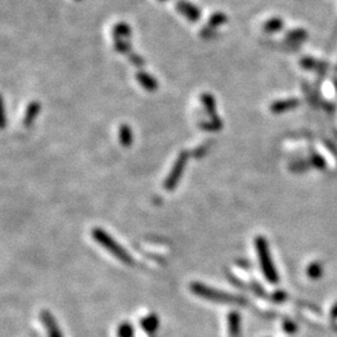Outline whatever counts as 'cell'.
Listing matches in <instances>:
<instances>
[{
  "instance_id": "obj_1",
  "label": "cell",
  "mask_w": 337,
  "mask_h": 337,
  "mask_svg": "<svg viewBox=\"0 0 337 337\" xmlns=\"http://www.w3.org/2000/svg\"><path fill=\"white\" fill-rule=\"evenodd\" d=\"M190 291L198 297L205 298V300L209 301H215V302L235 303V305L239 306H245L248 303V301L243 296L231 295V294L225 293V291L206 286L205 284H201V282H191L190 284Z\"/></svg>"
},
{
  "instance_id": "obj_2",
  "label": "cell",
  "mask_w": 337,
  "mask_h": 337,
  "mask_svg": "<svg viewBox=\"0 0 337 337\" xmlns=\"http://www.w3.org/2000/svg\"><path fill=\"white\" fill-rule=\"evenodd\" d=\"M91 236L101 248L105 249L108 253H110L119 261H122V262L126 263V265L134 263V258L131 257V255L105 230L100 229V227H95L91 231Z\"/></svg>"
},
{
  "instance_id": "obj_3",
  "label": "cell",
  "mask_w": 337,
  "mask_h": 337,
  "mask_svg": "<svg viewBox=\"0 0 337 337\" xmlns=\"http://www.w3.org/2000/svg\"><path fill=\"white\" fill-rule=\"evenodd\" d=\"M255 248L256 253H257L258 262H260V267L263 272V276L271 284H277L279 282V274L274 265L271 255H270L269 250V243L263 236H257L255 239Z\"/></svg>"
},
{
  "instance_id": "obj_4",
  "label": "cell",
  "mask_w": 337,
  "mask_h": 337,
  "mask_svg": "<svg viewBox=\"0 0 337 337\" xmlns=\"http://www.w3.org/2000/svg\"><path fill=\"white\" fill-rule=\"evenodd\" d=\"M187 159H189V154L186 151H181L177 156V159L175 160L174 165H172L171 170L168 172V177L164 181V187L168 191H172L175 187L177 186L179 181L181 180L182 174H184L185 168H186Z\"/></svg>"
},
{
  "instance_id": "obj_5",
  "label": "cell",
  "mask_w": 337,
  "mask_h": 337,
  "mask_svg": "<svg viewBox=\"0 0 337 337\" xmlns=\"http://www.w3.org/2000/svg\"><path fill=\"white\" fill-rule=\"evenodd\" d=\"M40 321L46 330L47 337H64L60 329H59L58 322H56L55 317L51 315V312H49L47 310H42L40 312Z\"/></svg>"
},
{
  "instance_id": "obj_6",
  "label": "cell",
  "mask_w": 337,
  "mask_h": 337,
  "mask_svg": "<svg viewBox=\"0 0 337 337\" xmlns=\"http://www.w3.org/2000/svg\"><path fill=\"white\" fill-rule=\"evenodd\" d=\"M176 9L181 15H184L187 20L192 21V23L198 21L201 16L200 9L196 5H194V4L186 1V0H180V1H177Z\"/></svg>"
},
{
  "instance_id": "obj_7",
  "label": "cell",
  "mask_w": 337,
  "mask_h": 337,
  "mask_svg": "<svg viewBox=\"0 0 337 337\" xmlns=\"http://www.w3.org/2000/svg\"><path fill=\"white\" fill-rule=\"evenodd\" d=\"M300 105V101L296 98H289V99H282V100H277L275 103H272L270 105V111L272 114H282L286 113V111H290L296 109Z\"/></svg>"
},
{
  "instance_id": "obj_8",
  "label": "cell",
  "mask_w": 337,
  "mask_h": 337,
  "mask_svg": "<svg viewBox=\"0 0 337 337\" xmlns=\"http://www.w3.org/2000/svg\"><path fill=\"white\" fill-rule=\"evenodd\" d=\"M40 110H42V105H40L39 101H32V103L28 105L25 114H24L23 118V124L25 127H30L37 120L38 115H39Z\"/></svg>"
},
{
  "instance_id": "obj_9",
  "label": "cell",
  "mask_w": 337,
  "mask_h": 337,
  "mask_svg": "<svg viewBox=\"0 0 337 337\" xmlns=\"http://www.w3.org/2000/svg\"><path fill=\"white\" fill-rule=\"evenodd\" d=\"M200 100L203 103L204 108H205L206 113L210 116V120H220L219 115H217V109H216V100L213 98V95L209 94V92H204L201 94Z\"/></svg>"
},
{
  "instance_id": "obj_10",
  "label": "cell",
  "mask_w": 337,
  "mask_h": 337,
  "mask_svg": "<svg viewBox=\"0 0 337 337\" xmlns=\"http://www.w3.org/2000/svg\"><path fill=\"white\" fill-rule=\"evenodd\" d=\"M136 80L146 91H156L159 87V83L153 75H150L146 71H137Z\"/></svg>"
},
{
  "instance_id": "obj_11",
  "label": "cell",
  "mask_w": 337,
  "mask_h": 337,
  "mask_svg": "<svg viewBox=\"0 0 337 337\" xmlns=\"http://www.w3.org/2000/svg\"><path fill=\"white\" fill-rule=\"evenodd\" d=\"M227 329L230 337H240L241 332V317L237 311H231L227 316Z\"/></svg>"
},
{
  "instance_id": "obj_12",
  "label": "cell",
  "mask_w": 337,
  "mask_h": 337,
  "mask_svg": "<svg viewBox=\"0 0 337 337\" xmlns=\"http://www.w3.org/2000/svg\"><path fill=\"white\" fill-rule=\"evenodd\" d=\"M119 142L124 148H130L134 142V132L127 124H122L119 127Z\"/></svg>"
},
{
  "instance_id": "obj_13",
  "label": "cell",
  "mask_w": 337,
  "mask_h": 337,
  "mask_svg": "<svg viewBox=\"0 0 337 337\" xmlns=\"http://www.w3.org/2000/svg\"><path fill=\"white\" fill-rule=\"evenodd\" d=\"M159 325H160V321H159V317L155 314H149L148 316L142 317L140 320V326H141V329L146 334H154V332H156V330L159 329Z\"/></svg>"
},
{
  "instance_id": "obj_14",
  "label": "cell",
  "mask_w": 337,
  "mask_h": 337,
  "mask_svg": "<svg viewBox=\"0 0 337 337\" xmlns=\"http://www.w3.org/2000/svg\"><path fill=\"white\" fill-rule=\"evenodd\" d=\"M301 66L305 69H308V70H316V71H325L326 70L327 65L325 63H321V61L316 60L314 58H302L300 61Z\"/></svg>"
},
{
  "instance_id": "obj_15",
  "label": "cell",
  "mask_w": 337,
  "mask_h": 337,
  "mask_svg": "<svg viewBox=\"0 0 337 337\" xmlns=\"http://www.w3.org/2000/svg\"><path fill=\"white\" fill-rule=\"evenodd\" d=\"M306 275H307L308 279L311 280L321 279L322 275H324V266H322L319 261H314V262H311L307 266V269H306Z\"/></svg>"
},
{
  "instance_id": "obj_16",
  "label": "cell",
  "mask_w": 337,
  "mask_h": 337,
  "mask_svg": "<svg viewBox=\"0 0 337 337\" xmlns=\"http://www.w3.org/2000/svg\"><path fill=\"white\" fill-rule=\"evenodd\" d=\"M227 15L225 13H221V11H217V13H213L212 15L209 18V21H208V25L209 27L213 28V29H216V28L221 27V25H225V24L227 23Z\"/></svg>"
},
{
  "instance_id": "obj_17",
  "label": "cell",
  "mask_w": 337,
  "mask_h": 337,
  "mask_svg": "<svg viewBox=\"0 0 337 337\" xmlns=\"http://www.w3.org/2000/svg\"><path fill=\"white\" fill-rule=\"evenodd\" d=\"M284 28V20L280 18H271L263 24V30L266 33H277Z\"/></svg>"
},
{
  "instance_id": "obj_18",
  "label": "cell",
  "mask_w": 337,
  "mask_h": 337,
  "mask_svg": "<svg viewBox=\"0 0 337 337\" xmlns=\"http://www.w3.org/2000/svg\"><path fill=\"white\" fill-rule=\"evenodd\" d=\"M113 33L115 39H125L131 34V29L126 23H119L115 25Z\"/></svg>"
},
{
  "instance_id": "obj_19",
  "label": "cell",
  "mask_w": 337,
  "mask_h": 337,
  "mask_svg": "<svg viewBox=\"0 0 337 337\" xmlns=\"http://www.w3.org/2000/svg\"><path fill=\"white\" fill-rule=\"evenodd\" d=\"M116 335H118V337H134L135 336L134 326L127 321L122 322V324L119 325L118 330H116Z\"/></svg>"
},
{
  "instance_id": "obj_20",
  "label": "cell",
  "mask_w": 337,
  "mask_h": 337,
  "mask_svg": "<svg viewBox=\"0 0 337 337\" xmlns=\"http://www.w3.org/2000/svg\"><path fill=\"white\" fill-rule=\"evenodd\" d=\"M307 32L305 29H294L287 33L286 38L287 40H290L293 42H300L307 39Z\"/></svg>"
},
{
  "instance_id": "obj_21",
  "label": "cell",
  "mask_w": 337,
  "mask_h": 337,
  "mask_svg": "<svg viewBox=\"0 0 337 337\" xmlns=\"http://www.w3.org/2000/svg\"><path fill=\"white\" fill-rule=\"evenodd\" d=\"M224 126V123L222 120H210V122H204L200 124L201 129H204L205 131H219Z\"/></svg>"
},
{
  "instance_id": "obj_22",
  "label": "cell",
  "mask_w": 337,
  "mask_h": 337,
  "mask_svg": "<svg viewBox=\"0 0 337 337\" xmlns=\"http://www.w3.org/2000/svg\"><path fill=\"white\" fill-rule=\"evenodd\" d=\"M307 160L310 163L311 168H319V170H325L326 168V161L320 154H312Z\"/></svg>"
},
{
  "instance_id": "obj_23",
  "label": "cell",
  "mask_w": 337,
  "mask_h": 337,
  "mask_svg": "<svg viewBox=\"0 0 337 337\" xmlns=\"http://www.w3.org/2000/svg\"><path fill=\"white\" fill-rule=\"evenodd\" d=\"M310 168L311 165L310 163H308L307 159H305V160H297L290 165V170L294 172H303L306 171V170H308Z\"/></svg>"
},
{
  "instance_id": "obj_24",
  "label": "cell",
  "mask_w": 337,
  "mask_h": 337,
  "mask_svg": "<svg viewBox=\"0 0 337 337\" xmlns=\"http://www.w3.org/2000/svg\"><path fill=\"white\" fill-rule=\"evenodd\" d=\"M115 49L116 51H119V53H129L130 51V44L129 42H126L125 39H115Z\"/></svg>"
},
{
  "instance_id": "obj_25",
  "label": "cell",
  "mask_w": 337,
  "mask_h": 337,
  "mask_svg": "<svg viewBox=\"0 0 337 337\" xmlns=\"http://www.w3.org/2000/svg\"><path fill=\"white\" fill-rule=\"evenodd\" d=\"M6 111H5V104H4L3 96L0 95V130L5 129L6 126Z\"/></svg>"
},
{
  "instance_id": "obj_26",
  "label": "cell",
  "mask_w": 337,
  "mask_h": 337,
  "mask_svg": "<svg viewBox=\"0 0 337 337\" xmlns=\"http://www.w3.org/2000/svg\"><path fill=\"white\" fill-rule=\"evenodd\" d=\"M282 327H284L285 332H287V334H290V335L295 334V332L297 331V325H296L295 322L290 321V320H285Z\"/></svg>"
},
{
  "instance_id": "obj_27",
  "label": "cell",
  "mask_w": 337,
  "mask_h": 337,
  "mask_svg": "<svg viewBox=\"0 0 337 337\" xmlns=\"http://www.w3.org/2000/svg\"><path fill=\"white\" fill-rule=\"evenodd\" d=\"M286 298H287V294L285 293V291H281V290L275 291V293L272 294V296H271V300L276 303L284 302Z\"/></svg>"
},
{
  "instance_id": "obj_28",
  "label": "cell",
  "mask_w": 337,
  "mask_h": 337,
  "mask_svg": "<svg viewBox=\"0 0 337 337\" xmlns=\"http://www.w3.org/2000/svg\"><path fill=\"white\" fill-rule=\"evenodd\" d=\"M200 35L204 39H211V38H213L216 35V29L206 25V27L200 32Z\"/></svg>"
},
{
  "instance_id": "obj_29",
  "label": "cell",
  "mask_w": 337,
  "mask_h": 337,
  "mask_svg": "<svg viewBox=\"0 0 337 337\" xmlns=\"http://www.w3.org/2000/svg\"><path fill=\"white\" fill-rule=\"evenodd\" d=\"M130 60H131L132 63H134L136 66H142V65H144V60H142V59L140 58V56H137L136 54H131V55H130Z\"/></svg>"
},
{
  "instance_id": "obj_30",
  "label": "cell",
  "mask_w": 337,
  "mask_h": 337,
  "mask_svg": "<svg viewBox=\"0 0 337 337\" xmlns=\"http://www.w3.org/2000/svg\"><path fill=\"white\" fill-rule=\"evenodd\" d=\"M331 317H332V319L337 320V302L335 303L334 306H332V308H331Z\"/></svg>"
}]
</instances>
